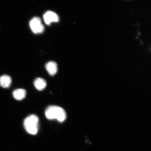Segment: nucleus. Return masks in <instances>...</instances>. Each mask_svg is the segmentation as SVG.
<instances>
[{
	"label": "nucleus",
	"instance_id": "nucleus-1",
	"mask_svg": "<svg viewBox=\"0 0 151 151\" xmlns=\"http://www.w3.org/2000/svg\"><path fill=\"white\" fill-rule=\"evenodd\" d=\"M45 116L49 120L56 119L60 122H63L67 117L65 109L60 106L50 105L45 111Z\"/></svg>",
	"mask_w": 151,
	"mask_h": 151
},
{
	"label": "nucleus",
	"instance_id": "nucleus-5",
	"mask_svg": "<svg viewBox=\"0 0 151 151\" xmlns=\"http://www.w3.org/2000/svg\"><path fill=\"white\" fill-rule=\"evenodd\" d=\"M45 68L49 74L51 76L56 75L58 71V66L55 62L50 61L46 64Z\"/></svg>",
	"mask_w": 151,
	"mask_h": 151
},
{
	"label": "nucleus",
	"instance_id": "nucleus-4",
	"mask_svg": "<svg viewBox=\"0 0 151 151\" xmlns=\"http://www.w3.org/2000/svg\"><path fill=\"white\" fill-rule=\"evenodd\" d=\"M43 19L47 25L50 24L52 22H58L59 21V17L55 13L51 11H48L45 13L43 16Z\"/></svg>",
	"mask_w": 151,
	"mask_h": 151
},
{
	"label": "nucleus",
	"instance_id": "nucleus-7",
	"mask_svg": "<svg viewBox=\"0 0 151 151\" xmlns=\"http://www.w3.org/2000/svg\"><path fill=\"white\" fill-rule=\"evenodd\" d=\"M34 84L36 88L39 91H42L47 86L46 80L40 77L36 78L34 81Z\"/></svg>",
	"mask_w": 151,
	"mask_h": 151
},
{
	"label": "nucleus",
	"instance_id": "nucleus-2",
	"mask_svg": "<svg viewBox=\"0 0 151 151\" xmlns=\"http://www.w3.org/2000/svg\"><path fill=\"white\" fill-rule=\"evenodd\" d=\"M24 126L28 133L32 135L36 134L39 129L38 117L35 114L29 115L24 119Z\"/></svg>",
	"mask_w": 151,
	"mask_h": 151
},
{
	"label": "nucleus",
	"instance_id": "nucleus-8",
	"mask_svg": "<svg viewBox=\"0 0 151 151\" xmlns=\"http://www.w3.org/2000/svg\"><path fill=\"white\" fill-rule=\"evenodd\" d=\"M26 91L22 88H18L15 90L13 93L14 99L18 101H21L26 97Z\"/></svg>",
	"mask_w": 151,
	"mask_h": 151
},
{
	"label": "nucleus",
	"instance_id": "nucleus-3",
	"mask_svg": "<svg viewBox=\"0 0 151 151\" xmlns=\"http://www.w3.org/2000/svg\"><path fill=\"white\" fill-rule=\"evenodd\" d=\"M29 26L34 33L40 34L44 31V26L41 24V19L37 17L32 19L29 22Z\"/></svg>",
	"mask_w": 151,
	"mask_h": 151
},
{
	"label": "nucleus",
	"instance_id": "nucleus-6",
	"mask_svg": "<svg viewBox=\"0 0 151 151\" xmlns=\"http://www.w3.org/2000/svg\"><path fill=\"white\" fill-rule=\"evenodd\" d=\"M12 83V79L7 75H3L0 77V86L5 88H9Z\"/></svg>",
	"mask_w": 151,
	"mask_h": 151
}]
</instances>
